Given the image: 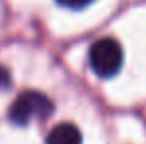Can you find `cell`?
Masks as SVG:
<instances>
[{"label": "cell", "mask_w": 146, "mask_h": 144, "mask_svg": "<svg viewBox=\"0 0 146 144\" xmlns=\"http://www.w3.org/2000/svg\"><path fill=\"white\" fill-rule=\"evenodd\" d=\"M91 2H95V0H57V4H61V6H65V8H69V10L87 8Z\"/></svg>", "instance_id": "277c9868"}, {"label": "cell", "mask_w": 146, "mask_h": 144, "mask_svg": "<svg viewBox=\"0 0 146 144\" xmlns=\"http://www.w3.org/2000/svg\"><path fill=\"white\" fill-rule=\"evenodd\" d=\"M53 113V103L40 91H24L14 99L8 111V119L18 126H26L32 120H46Z\"/></svg>", "instance_id": "6da1fadb"}, {"label": "cell", "mask_w": 146, "mask_h": 144, "mask_svg": "<svg viewBox=\"0 0 146 144\" xmlns=\"http://www.w3.org/2000/svg\"><path fill=\"white\" fill-rule=\"evenodd\" d=\"M10 85H12V77H10V71H8L4 65H0V91L8 89Z\"/></svg>", "instance_id": "5b68a950"}, {"label": "cell", "mask_w": 146, "mask_h": 144, "mask_svg": "<svg viewBox=\"0 0 146 144\" xmlns=\"http://www.w3.org/2000/svg\"><path fill=\"white\" fill-rule=\"evenodd\" d=\"M89 61L93 71L97 73L99 77H115L121 71L122 67V48L121 44L113 38H101L97 40L91 51H89Z\"/></svg>", "instance_id": "7a4b0ae2"}, {"label": "cell", "mask_w": 146, "mask_h": 144, "mask_svg": "<svg viewBox=\"0 0 146 144\" xmlns=\"http://www.w3.org/2000/svg\"><path fill=\"white\" fill-rule=\"evenodd\" d=\"M46 144H83L81 130L71 122H61L49 130Z\"/></svg>", "instance_id": "3957f363"}]
</instances>
